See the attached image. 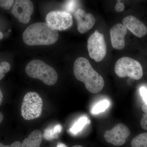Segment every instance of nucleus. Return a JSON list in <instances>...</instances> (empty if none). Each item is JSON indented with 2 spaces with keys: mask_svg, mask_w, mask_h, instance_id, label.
Returning a JSON list of instances; mask_svg holds the SVG:
<instances>
[{
  "mask_svg": "<svg viewBox=\"0 0 147 147\" xmlns=\"http://www.w3.org/2000/svg\"><path fill=\"white\" fill-rule=\"evenodd\" d=\"M110 106V102L107 100H102L98 102L93 107L92 113L93 114H98L104 112Z\"/></svg>",
  "mask_w": 147,
  "mask_h": 147,
  "instance_id": "f3484780",
  "label": "nucleus"
},
{
  "mask_svg": "<svg viewBox=\"0 0 147 147\" xmlns=\"http://www.w3.org/2000/svg\"><path fill=\"white\" fill-rule=\"evenodd\" d=\"M73 72L76 79L83 82L90 92L98 93L103 88L104 79L86 58L80 57L76 59L74 64Z\"/></svg>",
  "mask_w": 147,
  "mask_h": 147,
  "instance_id": "f257e3e1",
  "label": "nucleus"
},
{
  "mask_svg": "<svg viewBox=\"0 0 147 147\" xmlns=\"http://www.w3.org/2000/svg\"><path fill=\"white\" fill-rule=\"evenodd\" d=\"M142 110L145 114H147V104L144 103L142 106Z\"/></svg>",
  "mask_w": 147,
  "mask_h": 147,
  "instance_id": "393cba45",
  "label": "nucleus"
},
{
  "mask_svg": "<svg viewBox=\"0 0 147 147\" xmlns=\"http://www.w3.org/2000/svg\"><path fill=\"white\" fill-rule=\"evenodd\" d=\"M11 13L20 23L28 24L34 12V5L29 0H16L13 4Z\"/></svg>",
  "mask_w": 147,
  "mask_h": 147,
  "instance_id": "1a4fd4ad",
  "label": "nucleus"
},
{
  "mask_svg": "<svg viewBox=\"0 0 147 147\" xmlns=\"http://www.w3.org/2000/svg\"><path fill=\"white\" fill-rule=\"evenodd\" d=\"M116 75L121 78L127 77L139 80L143 75V68L137 60L128 57H123L117 61L115 66Z\"/></svg>",
  "mask_w": 147,
  "mask_h": 147,
  "instance_id": "39448f33",
  "label": "nucleus"
},
{
  "mask_svg": "<svg viewBox=\"0 0 147 147\" xmlns=\"http://www.w3.org/2000/svg\"><path fill=\"white\" fill-rule=\"evenodd\" d=\"M140 125L143 129L147 130V114L143 115L140 121Z\"/></svg>",
  "mask_w": 147,
  "mask_h": 147,
  "instance_id": "412c9836",
  "label": "nucleus"
},
{
  "mask_svg": "<svg viewBox=\"0 0 147 147\" xmlns=\"http://www.w3.org/2000/svg\"><path fill=\"white\" fill-rule=\"evenodd\" d=\"M123 24L137 37H143L147 34V28L145 24L132 15L125 17L123 20Z\"/></svg>",
  "mask_w": 147,
  "mask_h": 147,
  "instance_id": "9b49d317",
  "label": "nucleus"
},
{
  "mask_svg": "<svg viewBox=\"0 0 147 147\" xmlns=\"http://www.w3.org/2000/svg\"><path fill=\"white\" fill-rule=\"evenodd\" d=\"M3 98V93L2 92V91L0 90V105H1L2 102Z\"/></svg>",
  "mask_w": 147,
  "mask_h": 147,
  "instance_id": "bb28decb",
  "label": "nucleus"
},
{
  "mask_svg": "<svg viewBox=\"0 0 147 147\" xmlns=\"http://www.w3.org/2000/svg\"><path fill=\"white\" fill-rule=\"evenodd\" d=\"M3 119V115L2 113H1L0 114V122L1 123Z\"/></svg>",
  "mask_w": 147,
  "mask_h": 147,
  "instance_id": "cd10ccee",
  "label": "nucleus"
},
{
  "mask_svg": "<svg viewBox=\"0 0 147 147\" xmlns=\"http://www.w3.org/2000/svg\"><path fill=\"white\" fill-rule=\"evenodd\" d=\"M89 120L86 117L79 118L70 129V132L73 134H76L82 131L85 125L88 123Z\"/></svg>",
  "mask_w": 147,
  "mask_h": 147,
  "instance_id": "2eb2a0df",
  "label": "nucleus"
},
{
  "mask_svg": "<svg viewBox=\"0 0 147 147\" xmlns=\"http://www.w3.org/2000/svg\"><path fill=\"white\" fill-rule=\"evenodd\" d=\"M59 36L58 31L51 28L47 23L43 22L30 25L22 35L24 43L31 46L52 45L57 41Z\"/></svg>",
  "mask_w": 147,
  "mask_h": 147,
  "instance_id": "f03ea898",
  "label": "nucleus"
},
{
  "mask_svg": "<svg viewBox=\"0 0 147 147\" xmlns=\"http://www.w3.org/2000/svg\"><path fill=\"white\" fill-rule=\"evenodd\" d=\"M74 15L77 23V29L81 33H85L88 31L95 23L94 16L92 13H86L82 9H78L75 11Z\"/></svg>",
  "mask_w": 147,
  "mask_h": 147,
  "instance_id": "9d476101",
  "label": "nucleus"
},
{
  "mask_svg": "<svg viewBox=\"0 0 147 147\" xmlns=\"http://www.w3.org/2000/svg\"><path fill=\"white\" fill-rule=\"evenodd\" d=\"M125 9V6L123 3H122L121 1H117V2L115 6V9L118 12H121L123 11Z\"/></svg>",
  "mask_w": 147,
  "mask_h": 147,
  "instance_id": "5701e85b",
  "label": "nucleus"
},
{
  "mask_svg": "<svg viewBox=\"0 0 147 147\" xmlns=\"http://www.w3.org/2000/svg\"><path fill=\"white\" fill-rule=\"evenodd\" d=\"M130 131L124 124H118L112 129L107 130L104 134L106 142L115 146H119L123 145L129 136Z\"/></svg>",
  "mask_w": 147,
  "mask_h": 147,
  "instance_id": "6e6552de",
  "label": "nucleus"
},
{
  "mask_svg": "<svg viewBox=\"0 0 147 147\" xmlns=\"http://www.w3.org/2000/svg\"><path fill=\"white\" fill-rule=\"evenodd\" d=\"M140 93L145 103L147 104V89L145 87H141L140 88Z\"/></svg>",
  "mask_w": 147,
  "mask_h": 147,
  "instance_id": "4be33fe9",
  "label": "nucleus"
},
{
  "mask_svg": "<svg viewBox=\"0 0 147 147\" xmlns=\"http://www.w3.org/2000/svg\"><path fill=\"white\" fill-rule=\"evenodd\" d=\"M62 129V127L60 124L57 125L53 127H50L45 129L42 134L45 140L51 141L57 139L59 137Z\"/></svg>",
  "mask_w": 147,
  "mask_h": 147,
  "instance_id": "4468645a",
  "label": "nucleus"
},
{
  "mask_svg": "<svg viewBox=\"0 0 147 147\" xmlns=\"http://www.w3.org/2000/svg\"><path fill=\"white\" fill-rule=\"evenodd\" d=\"M72 147H83L81 146H79V145H76V146H73Z\"/></svg>",
  "mask_w": 147,
  "mask_h": 147,
  "instance_id": "c756f323",
  "label": "nucleus"
},
{
  "mask_svg": "<svg viewBox=\"0 0 147 147\" xmlns=\"http://www.w3.org/2000/svg\"><path fill=\"white\" fill-rule=\"evenodd\" d=\"M11 66L7 62H2L0 63V80H2L6 73L10 70Z\"/></svg>",
  "mask_w": 147,
  "mask_h": 147,
  "instance_id": "6ab92c4d",
  "label": "nucleus"
},
{
  "mask_svg": "<svg viewBox=\"0 0 147 147\" xmlns=\"http://www.w3.org/2000/svg\"><path fill=\"white\" fill-rule=\"evenodd\" d=\"M57 147H67L65 144L63 143H58L57 145Z\"/></svg>",
  "mask_w": 147,
  "mask_h": 147,
  "instance_id": "a878e982",
  "label": "nucleus"
},
{
  "mask_svg": "<svg viewBox=\"0 0 147 147\" xmlns=\"http://www.w3.org/2000/svg\"><path fill=\"white\" fill-rule=\"evenodd\" d=\"M79 1H65L63 5V9L65 11L72 13L77 7Z\"/></svg>",
  "mask_w": 147,
  "mask_h": 147,
  "instance_id": "a211bd4d",
  "label": "nucleus"
},
{
  "mask_svg": "<svg viewBox=\"0 0 147 147\" xmlns=\"http://www.w3.org/2000/svg\"><path fill=\"white\" fill-rule=\"evenodd\" d=\"M15 1L13 0H1L0 6L4 9L8 10L11 8Z\"/></svg>",
  "mask_w": 147,
  "mask_h": 147,
  "instance_id": "aec40b11",
  "label": "nucleus"
},
{
  "mask_svg": "<svg viewBox=\"0 0 147 147\" xmlns=\"http://www.w3.org/2000/svg\"><path fill=\"white\" fill-rule=\"evenodd\" d=\"M46 23L53 30L63 31L70 28L73 24V19L70 13L65 11H53L47 13Z\"/></svg>",
  "mask_w": 147,
  "mask_h": 147,
  "instance_id": "0eeeda50",
  "label": "nucleus"
},
{
  "mask_svg": "<svg viewBox=\"0 0 147 147\" xmlns=\"http://www.w3.org/2000/svg\"><path fill=\"white\" fill-rule=\"evenodd\" d=\"M0 147H22V144L19 141H16L13 142V144L9 146H6L1 143Z\"/></svg>",
  "mask_w": 147,
  "mask_h": 147,
  "instance_id": "b1692460",
  "label": "nucleus"
},
{
  "mask_svg": "<svg viewBox=\"0 0 147 147\" xmlns=\"http://www.w3.org/2000/svg\"><path fill=\"white\" fill-rule=\"evenodd\" d=\"M110 39L113 48L121 50L125 46V37L126 35L127 28L122 24H116L110 30Z\"/></svg>",
  "mask_w": 147,
  "mask_h": 147,
  "instance_id": "f8f14e48",
  "label": "nucleus"
},
{
  "mask_svg": "<svg viewBox=\"0 0 147 147\" xmlns=\"http://www.w3.org/2000/svg\"><path fill=\"white\" fill-rule=\"evenodd\" d=\"M87 47L90 57L97 62L102 61L107 53V46L103 34L96 30L89 38Z\"/></svg>",
  "mask_w": 147,
  "mask_h": 147,
  "instance_id": "423d86ee",
  "label": "nucleus"
},
{
  "mask_svg": "<svg viewBox=\"0 0 147 147\" xmlns=\"http://www.w3.org/2000/svg\"><path fill=\"white\" fill-rule=\"evenodd\" d=\"M25 70L28 76L39 79L48 86L54 85L57 81L58 74L55 69L39 60L29 62Z\"/></svg>",
  "mask_w": 147,
  "mask_h": 147,
  "instance_id": "7ed1b4c3",
  "label": "nucleus"
},
{
  "mask_svg": "<svg viewBox=\"0 0 147 147\" xmlns=\"http://www.w3.org/2000/svg\"><path fill=\"white\" fill-rule=\"evenodd\" d=\"M11 30L10 29H9V30H8V32H11Z\"/></svg>",
  "mask_w": 147,
  "mask_h": 147,
  "instance_id": "7c9ffc66",
  "label": "nucleus"
},
{
  "mask_svg": "<svg viewBox=\"0 0 147 147\" xmlns=\"http://www.w3.org/2000/svg\"><path fill=\"white\" fill-rule=\"evenodd\" d=\"M3 37V33L1 32H0V39H2Z\"/></svg>",
  "mask_w": 147,
  "mask_h": 147,
  "instance_id": "c85d7f7f",
  "label": "nucleus"
},
{
  "mask_svg": "<svg viewBox=\"0 0 147 147\" xmlns=\"http://www.w3.org/2000/svg\"><path fill=\"white\" fill-rule=\"evenodd\" d=\"M43 101L37 93L30 92L25 95L21 107V115L26 120L39 117L42 112Z\"/></svg>",
  "mask_w": 147,
  "mask_h": 147,
  "instance_id": "20e7f679",
  "label": "nucleus"
},
{
  "mask_svg": "<svg viewBox=\"0 0 147 147\" xmlns=\"http://www.w3.org/2000/svg\"><path fill=\"white\" fill-rule=\"evenodd\" d=\"M131 147H147V132L142 133L134 137L131 142Z\"/></svg>",
  "mask_w": 147,
  "mask_h": 147,
  "instance_id": "dca6fc26",
  "label": "nucleus"
},
{
  "mask_svg": "<svg viewBox=\"0 0 147 147\" xmlns=\"http://www.w3.org/2000/svg\"><path fill=\"white\" fill-rule=\"evenodd\" d=\"M42 137V134L40 130H34L22 142V147H40Z\"/></svg>",
  "mask_w": 147,
  "mask_h": 147,
  "instance_id": "ddd939ff",
  "label": "nucleus"
}]
</instances>
